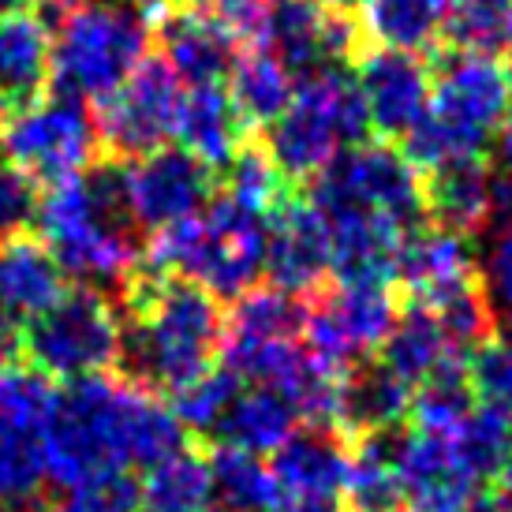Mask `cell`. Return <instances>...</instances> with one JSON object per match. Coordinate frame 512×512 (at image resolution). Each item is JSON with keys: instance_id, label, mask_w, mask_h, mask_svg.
<instances>
[{"instance_id": "6da1fadb", "label": "cell", "mask_w": 512, "mask_h": 512, "mask_svg": "<svg viewBox=\"0 0 512 512\" xmlns=\"http://www.w3.org/2000/svg\"><path fill=\"white\" fill-rule=\"evenodd\" d=\"M176 449H184V427L143 385L98 374L57 389L45 430V464L57 486L72 490L101 475L154 468Z\"/></svg>"}, {"instance_id": "7a4b0ae2", "label": "cell", "mask_w": 512, "mask_h": 512, "mask_svg": "<svg viewBox=\"0 0 512 512\" xmlns=\"http://www.w3.org/2000/svg\"><path fill=\"white\" fill-rule=\"evenodd\" d=\"M124 348L128 382L150 393H176L214 367L225 344V311L214 292L139 266L124 285Z\"/></svg>"}, {"instance_id": "3957f363", "label": "cell", "mask_w": 512, "mask_h": 512, "mask_svg": "<svg viewBox=\"0 0 512 512\" xmlns=\"http://www.w3.org/2000/svg\"><path fill=\"white\" fill-rule=\"evenodd\" d=\"M38 225L42 243L72 277L120 292L143 266L139 228L124 202V161L116 157H98L86 172L49 187Z\"/></svg>"}, {"instance_id": "277c9868", "label": "cell", "mask_w": 512, "mask_h": 512, "mask_svg": "<svg viewBox=\"0 0 512 512\" xmlns=\"http://www.w3.org/2000/svg\"><path fill=\"white\" fill-rule=\"evenodd\" d=\"M512 113V75L501 57L453 49L430 68V109L404 139L419 172L456 157H486Z\"/></svg>"}, {"instance_id": "5b68a950", "label": "cell", "mask_w": 512, "mask_h": 512, "mask_svg": "<svg viewBox=\"0 0 512 512\" xmlns=\"http://www.w3.org/2000/svg\"><path fill=\"white\" fill-rule=\"evenodd\" d=\"M367 135L370 120L356 75L344 72V64H333L299 79L288 109L266 128L262 150L288 184H311L329 161H337L348 146H359Z\"/></svg>"}, {"instance_id": "8992f818", "label": "cell", "mask_w": 512, "mask_h": 512, "mask_svg": "<svg viewBox=\"0 0 512 512\" xmlns=\"http://www.w3.org/2000/svg\"><path fill=\"white\" fill-rule=\"evenodd\" d=\"M154 15L143 4L83 0L57 27L53 75L75 98L105 101L146 60Z\"/></svg>"}, {"instance_id": "52a82bcc", "label": "cell", "mask_w": 512, "mask_h": 512, "mask_svg": "<svg viewBox=\"0 0 512 512\" xmlns=\"http://www.w3.org/2000/svg\"><path fill=\"white\" fill-rule=\"evenodd\" d=\"M120 348L124 318L101 288H72L49 311L23 322V359L49 382L109 374L120 367Z\"/></svg>"}, {"instance_id": "ba28073f", "label": "cell", "mask_w": 512, "mask_h": 512, "mask_svg": "<svg viewBox=\"0 0 512 512\" xmlns=\"http://www.w3.org/2000/svg\"><path fill=\"white\" fill-rule=\"evenodd\" d=\"M4 157L38 184H60L98 161V124L83 98L53 90L15 109L0 131Z\"/></svg>"}, {"instance_id": "9c48e42d", "label": "cell", "mask_w": 512, "mask_h": 512, "mask_svg": "<svg viewBox=\"0 0 512 512\" xmlns=\"http://www.w3.org/2000/svg\"><path fill=\"white\" fill-rule=\"evenodd\" d=\"M57 404L53 382L34 367L0 370V512L34 509L49 483L45 430Z\"/></svg>"}, {"instance_id": "30bf717a", "label": "cell", "mask_w": 512, "mask_h": 512, "mask_svg": "<svg viewBox=\"0 0 512 512\" xmlns=\"http://www.w3.org/2000/svg\"><path fill=\"white\" fill-rule=\"evenodd\" d=\"M311 202H344L359 206L374 217L393 221L404 232H415L427 217L423 202V172L415 169L408 154L389 143L348 146L337 161L311 180Z\"/></svg>"}, {"instance_id": "8fae6325", "label": "cell", "mask_w": 512, "mask_h": 512, "mask_svg": "<svg viewBox=\"0 0 512 512\" xmlns=\"http://www.w3.org/2000/svg\"><path fill=\"white\" fill-rule=\"evenodd\" d=\"M400 318L393 281H337L307 303V352L322 367L348 370L370 359Z\"/></svg>"}, {"instance_id": "7c38bea8", "label": "cell", "mask_w": 512, "mask_h": 512, "mask_svg": "<svg viewBox=\"0 0 512 512\" xmlns=\"http://www.w3.org/2000/svg\"><path fill=\"white\" fill-rule=\"evenodd\" d=\"M184 83L172 75L161 57H146L135 72L116 86L105 101H98V139L116 161H135L165 146L176 135Z\"/></svg>"}, {"instance_id": "4fadbf2b", "label": "cell", "mask_w": 512, "mask_h": 512, "mask_svg": "<svg viewBox=\"0 0 512 512\" xmlns=\"http://www.w3.org/2000/svg\"><path fill=\"white\" fill-rule=\"evenodd\" d=\"M214 199V169L184 146H157L150 154L124 161V202L139 232H161L195 217Z\"/></svg>"}, {"instance_id": "5bb4252c", "label": "cell", "mask_w": 512, "mask_h": 512, "mask_svg": "<svg viewBox=\"0 0 512 512\" xmlns=\"http://www.w3.org/2000/svg\"><path fill=\"white\" fill-rule=\"evenodd\" d=\"M400 505L412 512H471L479 498V479L471 475L453 434L397 430L393 438Z\"/></svg>"}, {"instance_id": "9a60e30c", "label": "cell", "mask_w": 512, "mask_h": 512, "mask_svg": "<svg viewBox=\"0 0 512 512\" xmlns=\"http://www.w3.org/2000/svg\"><path fill=\"white\" fill-rule=\"evenodd\" d=\"M423 202L434 228L471 240L509 217L512 184L486 157H456L423 172Z\"/></svg>"}, {"instance_id": "2e32d148", "label": "cell", "mask_w": 512, "mask_h": 512, "mask_svg": "<svg viewBox=\"0 0 512 512\" xmlns=\"http://www.w3.org/2000/svg\"><path fill=\"white\" fill-rule=\"evenodd\" d=\"M356 86L370 131L382 139H408L430 109V64L419 53L367 45L356 57Z\"/></svg>"}, {"instance_id": "e0dca14e", "label": "cell", "mask_w": 512, "mask_h": 512, "mask_svg": "<svg viewBox=\"0 0 512 512\" xmlns=\"http://www.w3.org/2000/svg\"><path fill=\"white\" fill-rule=\"evenodd\" d=\"M266 49H273L288 72L303 79L356 60L363 53V27H356L344 12L322 8L318 0H270Z\"/></svg>"}, {"instance_id": "ac0fdd59", "label": "cell", "mask_w": 512, "mask_h": 512, "mask_svg": "<svg viewBox=\"0 0 512 512\" xmlns=\"http://www.w3.org/2000/svg\"><path fill=\"white\" fill-rule=\"evenodd\" d=\"M266 273H270V285L285 288L292 296H314L333 277V247H329L326 221L296 191H288L270 210Z\"/></svg>"}, {"instance_id": "d6986e66", "label": "cell", "mask_w": 512, "mask_h": 512, "mask_svg": "<svg viewBox=\"0 0 512 512\" xmlns=\"http://www.w3.org/2000/svg\"><path fill=\"white\" fill-rule=\"evenodd\" d=\"M273 479L288 501L337 498L344 494L348 468H352V441L337 427L303 423L292 438L273 453Z\"/></svg>"}, {"instance_id": "ffe728a7", "label": "cell", "mask_w": 512, "mask_h": 512, "mask_svg": "<svg viewBox=\"0 0 512 512\" xmlns=\"http://www.w3.org/2000/svg\"><path fill=\"white\" fill-rule=\"evenodd\" d=\"M408 412H412V389L397 374H389L378 359H363L356 367H348L337 382L333 427L348 441L389 434L404 423Z\"/></svg>"}, {"instance_id": "44dd1931", "label": "cell", "mask_w": 512, "mask_h": 512, "mask_svg": "<svg viewBox=\"0 0 512 512\" xmlns=\"http://www.w3.org/2000/svg\"><path fill=\"white\" fill-rule=\"evenodd\" d=\"M475 277H483V270L475 266L471 255V240L445 232V228H415L404 236L397 255V281L404 292L430 307L434 299L449 296L453 288L468 285Z\"/></svg>"}, {"instance_id": "7402d4cb", "label": "cell", "mask_w": 512, "mask_h": 512, "mask_svg": "<svg viewBox=\"0 0 512 512\" xmlns=\"http://www.w3.org/2000/svg\"><path fill=\"white\" fill-rule=\"evenodd\" d=\"M154 27L161 60L184 86H214L228 79L240 49L210 12H172L161 15Z\"/></svg>"}, {"instance_id": "603a6c76", "label": "cell", "mask_w": 512, "mask_h": 512, "mask_svg": "<svg viewBox=\"0 0 512 512\" xmlns=\"http://www.w3.org/2000/svg\"><path fill=\"white\" fill-rule=\"evenodd\" d=\"M68 292V273L42 240L27 232L0 236V307L30 322Z\"/></svg>"}, {"instance_id": "cb8c5ba5", "label": "cell", "mask_w": 512, "mask_h": 512, "mask_svg": "<svg viewBox=\"0 0 512 512\" xmlns=\"http://www.w3.org/2000/svg\"><path fill=\"white\" fill-rule=\"evenodd\" d=\"M176 139L206 169H228L232 157L247 143V128L228 101V90L214 86H187L176 113Z\"/></svg>"}, {"instance_id": "d4e9b609", "label": "cell", "mask_w": 512, "mask_h": 512, "mask_svg": "<svg viewBox=\"0 0 512 512\" xmlns=\"http://www.w3.org/2000/svg\"><path fill=\"white\" fill-rule=\"evenodd\" d=\"M228 101L247 131H266L288 109L296 75L266 45H247L228 68Z\"/></svg>"}, {"instance_id": "484cf974", "label": "cell", "mask_w": 512, "mask_h": 512, "mask_svg": "<svg viewBox=\"0 0 512 512\" xmlns=\"http://www.w3.org/2000/svg\"><path fill=\"white\" fill-rule=\"evenodd\" d=\"M53 75V42L38 15H0V94L23 109L38 101Z\"/></svg>"}, {"instance_id": "4316f807", "label": "cell", "mask_w": 512, "mask_h": 512, "mask_svg": "<svg viewBox=\"0 0 512 512\" xmlns=\"http://www.w3.org/2000/svg\"><path fill=\"white\" fill-rule=\"evenodd\" d=\"M453 356H460V352L445 341L434 311L423 307V303H415V299H408V307H400L397 326L389 329V337L378 348V363L389 374H397L412 393L427 378H434Z\"/></svg>"}, {"instance_id": "83f0119b", "label": "cell", "mask_w": 512, "mask_h": 512, "mask_svg": "<svg viewBox=\"0 0 512 512\" xmlns=\"http://www.w3.org/2000/svg\"><path fill=\"white\" fill-rule=\"evenodd\" d=\"M299 430V412L273 389L243 385L236 400L228 404L225 419L217 423V445H232L243 453H277L292 434Z\"/></svg>"}, {"instance_id": "f1b7e54d", "label": "cell", "mask_w": 512, "mask_h": 512, "mask_svg": "<svg viewBox=\"0 0 512 512\" xmlns=\"http://www.w3.org/2000/svg\"><path fill=\"white\" fill-rule=\"evenodd\" d=\"M214 501L210 456L187 445L146 468V483L139 490V512H214Z\"/></svg>"}, {"instance_id": "f546056e", "label": "cell", "mask_w": 512, "mask_h": 512, "mask_svg": "<svg viewBox=\"0 0 512 512\" xmlns=\"http://www.w3.org/2000/svg\"><path fill=\"white\" fill-rule=\"evenodd\" d=\"M449 0H363V34L374 45L423 53L445 34Z\"/></svg>"}, {"instance_id": "4dcf8cb0", "label": "cell", "mask_w": 512, "mask_h": 512, "mask_svg": "<svg viewBox=\"0 0 512 512\" xmlns=\"http://www.w3.org/2000/svg\"><path fill=\"white\" fill-rule=\"evenodd\" d=\"M307 329V299L277 285H255L232 299L225 337L243 341H299Z\"/></svg>"}, {"instance_id": "1f68e13d", "label": "cell", "mask_w": 512, "mask_h": 512, "mask_svg": "<svg viewBox=\"0 0 512 512\" xmlns=\"http://www.w3.org/2000/svg\"><path fill=\"white\" fill-rule=\"evenodd\" d=\"M214 498L225 512H281L285 494L273 479V468L255 453H243L232 445H214L210 453Z\"/></svg>"}, {"instance_id": "d6a6232c", "label": "cell", "mask_w": 512, "mask_h": 512, "mask_svg": "<svg viewBox=\"0 0 512 512\" xmlns=\"http://www.w3.org/2000/svg\"><path fill=\"white\" fill-rule=\"evenodd\" d=\"M393 438L389 434H374V438L352 441V468H348V483H344V498L348 512H393L400 509V483L397 464H393Z\"/></svg>"}, {"instance_id": "836d02e7", "label": "cell", "mask_w": 512, "mask_h": 512, "mask_svg": "<svg viewBox=\"0 0 512 512\" xmlns=\"http://www.w3.org/2000/svg\"><path fill=\"white\" fill-rule=\"evenodd\" d=\"M445 38L464 53L505 57L512 53V0H449Z\"/></svg>"}, {"instance_id": "e575fe53", "label": "cell", "mask_w": 512, "mask_h": 512, "mask_svg": "<svg viewBox=\"0 0 512 512\" xmlns=\"http://www.w3.org/2000/svg\"><path fill=\"white\" fill-rule=\"evenodd\" d=\"M430 311L438 318L445 341L453 344L456 352H471L475 344H483L486 337L498 333V311H494V303L486 296L483 277L453 288L449 296L434 299Z\"/></svg>"}, {"instance_id": "d590c367", "label": "cell", "mask_w": 512, "mask_h": 512, "mask_svg": "<svg viewBox=\"0 0 512 512\" xmlns=\"http://www.w3.org/2000/svg\"><path fill=\"white\" fill-rule=\"evenodd\" d=\"M243 382L228 367H210L202 378L187 382L184 389L172 393V415L184 427V434H199V438H214L217 423L225 419L228 404L236 400Z\"/></svg>"}, {"instance_id": "8d00e7d4", "label": "cell", "mask_w": 512, "mask_h": 512, "mask_svg": "<svg viewBox=\"0 0 512 512\" xmlns=\"http://www.w3.org/2000/svg\"><path fill=\"white\" fill-rule=\"evenodd\" d=\"M225 195H232L236 202L270 214L277 202L285 199L292 184L277 172V165L270 161V154L258 143H243V150L232 157V165L225 169Z\"/></svg>"}, {"instance_id": "74e56055", "label": "cell", "mask_w": 512, "mask_h": 512, "mask_svg": "<svg viewBox=\"0 0 512 512\" xmlns=\"http://www.w3.org/2000/svg\"><path fill=\"white\" fill-rule=\"evenodd\" d=\"M468 370V385L475 393V404H501L512 408V337H486L475 344L464 359Z\"/></svg>"}, {"instance_id": "f35d334b", "label": "cell", "mask_w": 512, "mask_h": 512, "mask_svg": "<svg viewBox=\"0 0 512 512\" xmlns=\"http://www.w3.org/2000/svg\"><path fill=\"white\" fill-rule=\"evenodd\" d=\"M49 512H139V486L128 475H101L72 486L68 498Z\"/></svg>"}, {"instance_id": "ab89813d", "label": "cell", "mask_w": 512, "mask_h": 512, "mask_svg": "<svg viewBox=\"0 0 512 512\" xmlns=\"http://www.w3.org/2000/svg\"><path fill=\"white\" fill-rule=\"evenodd\" d=\"M38 180L12 165L8 157L0 161V236H15L38 217Z\"/></svg>"}, {"instance_id": "60d3db41", "label": "cell", "mask_w": 512, "mask_h": 512, "mask_svg": "<svg viewBox=\"0 0 512 512\" xmlns=\"http://www.w3.org/2000/svg\"><path fill=\"white\" fill-rule=\"evenodd\" d=\"M483 285L486 296L494 303L498 318H509L512 326V217H505L490 240V251H486V266H483Z\"/></svg>"}, {"instance_id": "b9f144b4", "label": "cell", "mask_w": 512, "mask_h": 512, "mask_svg": "<svg viewBox=\"0 0 512 512\" xmlns=\"http://www.w3.org/2000/svg\"><path fill=\"white\" fill-rule=\"evenodd\" d=\"M23 359V322L0 307V370Z\"/></svg>"}, {"instance_id": "7bdbcfd3", "label": "cell", "mask_w": 512, "mask_h": 512, "mask_svg": "<svg viewBox=\"0 0 512 512\" xmlns=\"http://www.w3.org/2000/svg\"><path fill=\"white\" fill-rule=\"evenodd\" d=\"M281 512H348L337 498H307V501H288Z\"/></svg>"}, {"instance_id": "ee69618b", "label": "cell", "mask_w": 512, "mask_h": 512, "mask_svg": "<svg viewBox=\"0 0 512 512\" xmlns=\"http://www.w3.org/2000/svg\"><path fill=\"white\" fill-rule=\"evenodd\" d=\"M494 169L512 184V124H505L498 135V165H494Z\"/></svg>"}, {"instance_id": "f6af8a7d", "label": "cell", "mask_w": 512, "mask_h": 512, "mask_svg": "<svg viewBox=\"0 0 512 512\" xmlns=\"http://www.w3.org/2000/svg\"><path fill=\"white\" fill-rule=\"evenodd\" d=\"M169 4H176L180 12H210V8H217L221 0H169Z\"/></svg>"}, {"instance_id": "bcb514c9", "label": "cell", "mask_w": 512, "mask_h": 512, "mask_svg": "<svg viewBox=\"0 0 512 512\" xmlns=\"http://www.w3.org/2000/svg\"><path fill=\"white\" fill-rule=\"evenodd\" d=\"M322 8H329V12H348V8H356V4H363V0H318Z\"/></svg>"}, {"instance_id": "7dc6e473", "label": "cell", "mask_w": 512, "mask_h": 512, "mask_svg": "<svg viewBox=\"0 0 512 512\" xmlns=\"http://www.w3.org/2000/svg\"><path fill=\"white\" fill-rule=\"evenodd\" d=\"M12 113H15V105L8 98H4V94H0V131H4V124L12 120Z\"/></svg>"}, {"instance_id": "c3c4849f", "label": "cell", "mask_w": 512, "mask_h": 512, "mask_svg": "<svg viewBox=\"0 0 512 512\" xmlns=\"http://www.w3.org/2000/svg\"><path fill=\"white\" fill-rule=\"evenodd\" d=\"M23 4H30V0H0V15H4V12H19Z\"/></svg>"}, {"instance_id": "681fc988", "label": "cell", "mask_w": 512, "mask_h": 512, "mask_svg": "<svg viewBox=\"0 0 512 512\" xmlns=\"http://www.w3.org/2000/svg\"><path fill=\"white\" fill-rule=\"evenodd\" d=\"M23 512H49V509H38V505H34V509H23Z\"/></svg>"}, {"instance_id": "f907efd6", "label": "cell", "mask_w": 512, "mask_h": 512, "mask_svg": "<svg viewBox=\"0 0 512 512\" xmlns=\"http://www.w3.org/2000/svg\"><path fill=\"white\" fill-rule=\"evenodd\" d=\"M393 512H404V509H393Z\"/></svg>"}, {"instance_id": "816d5d0a", "label": "cell", "mask_w": 512, "mask_h": 512, "mask_svg": "<svg viewBox=\"0 0 512 512\" xmlns=\"http://www.w3.org/2000/svg\"><path fill=\"white\" fill-rule=\"evenodd\" d=\"M509 75H512V68H509Z\"/></svg>"}]
</instances>
